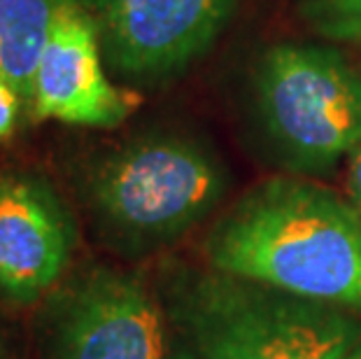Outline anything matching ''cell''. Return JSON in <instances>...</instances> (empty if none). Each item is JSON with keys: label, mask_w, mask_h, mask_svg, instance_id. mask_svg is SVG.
Masks as SVG:
<instances>
[{"label": "cell", "mask_w": 361, "mask_h": 359, "mask_svg": "<svg viewBox=\"0 0 361 359\" xmlns=\"http://www.w3.org/2000/svg\"><path fill=\"white\" fill-rule=\"evenodd\" d=\"M205 266L361 315V212L303 175H275L212 224Z\"/></svg>", "instance_id": "cell-1"}, {"label": "cell", "mask_w": 361, "mask_h": 359, "mask_svg": "<svg viewBox=\"0 0 361 359\" xmlns=\"http://www.w3.org/2000/svg\"><path fill=\"white\" fill-rule=\"evenodd\" d=\"M168 359H341L359 312L314 303L217 269H168L154 285Z\"/></svg>", "instance_id": "cell-2"}, {"label": "cell", "mask_w": 361, "mask_h": 359, "mask_svg": "<svg viewBox=\"0 0 361 359\" xmlns=\"http://www.w3.org/2000/svg\"><path fill=\"white\" fill-rule=\"evenodd\" d=\"M226 185V166L207 142L152 131L91 159L78 192L98 241L114 255L140 259L201 224Z\"/></svg>", "instance_id": "cell-3"}, {"label": "cell", "mask_w": 361, "mask_h": 359, "mask_svg": "<svg viewBox=\"0 0 361 359\" xmlns=\"http://www.w3.org/2000/svg\"><path fill=\"white\" fill-rule=\"evenodd\" d=\"M255 112L275 159L294 175H324L361 145V73L322 44H275L252 80Z\"/></svg>", "instance_id": "cell-4"}, {"label": "cell", "mask_w": 361, "mask_h": 359, "mask_svg": "<svg viewBox=\"0 0 361 359\" xmlns=\"http://www.w3.org/2000/svg\"><path fill=\"white\" fill-rule=\"evenodd\" d=\"M40 359H168V327L137 271L94 264L61 280L35 312Z\"/></svg>", "instance_id": "cell-5"}, {"label": "cell", "mask_w": 361, "mask_h": 359, "mask_svg": "<svg viewBox=\"0 0 361 359\" xmlns=\"http://www.w3.org/2000/svg\"><path fill=\"white\" fill-rule=\"evenodd\" d=\"M238 0H94L105 66L128 84H159L203 56Z\"/></svg>", "instance_id": "cell-6"}, {"label": "cell", "mask_w": 361, "mask_h": 359, "mask_svg": "<svg viewBox=\"0 0 361 359\" xmlns=\"http://www.w3.org/2000/svg\"><path fill=\"white\" fill-rule=\"evenodd\" d=\"M75 245L78 224L51 182L0 168V301L37 305L68 276Z\"/></svg>", "instance_id": "cell-7"}, {"label": "cell", "mask_w": 361, "mask_h": 359, "mask_svg": "<svg viewBox=\"0 0 361 359\" xmlns=\"http://www.w3.org/2000/svg\"><path fill=\"white\" fill-rule=\"evenodd\" d=\"M96 17L80 0H68L54 19L33 82L35 119L71 126L117 128L135 110L137 96L107 78Z\"/></svg>", "instance_id": "cell-8"}, {"label": "cell", "mask_w": 361, "mask_h": 359, "mask_svg": "<svg viewBox=\"0 0 361 359\" xmlns=\"http://www.w3.org/2000/svg\"><path fill=\"white\" fill-rule=\"evenodd\" d=\"M68 0H0V78L33 108V82L54 19Z\"/></svg>", "instance_id": "cell-9"}, {"label": "cell", "mask_w": 361, "mask_h": 359, "mask_svg": "<svg viewBox=\"0 0 361 359\" xmlns=\"http://www.w3.org/2000/svg\"><path fill=\"white\" fill-rule=\"evenodd\" d=\"M314 33L334 42H361V0H298Z\"/></svg>", "instance_id": "cell-10"}, {"label": "cell", "mask_w": 361, "mask_h": 359, "mask_svg": "<svg viewBox=\"0 0 361 359\" xmlns=\"http://www.w3.org/2000/svg\"><path fill=\"white\" fill-rule=\"evenodd\" d=\"M28 112L17 89L5 78H0V142L10 140L17 133L21 114Z\"/></svg>", "instance_id": "cell-11"}, {"label": "cell", "mask_w": 361, "mask_h": 359, "mask_svg": "<svg viewBox=\"0 0 361 359\" xmlns=\"http://www.w3.org/2000/svg\"><path fill=\"white\" fill-rule=\"evenodd\" d=\"M348 164V198L361 212V145L345 159Z\"/></svg>", "instance_id": "cell-12"}, {"label": "cell", "mask_w": 361, "mask_h": 359, "mask_svg": "<svg viewBox=\"0 0 361 359\" xmlns=\"http://www.w3.org/2000/svg\"><path fill=\"white\" fill-rule=\"evenodd\" d=\"M0 359H21L17 341L3 320H0Z\"/></svg>", "instance_id": "cell-13"}, {"label": "cell", "mask_w": 361, "mask_h": 359, "mask_svg": "<svg viewBox=\"0 0 361 359\" xmlns=\"http://www.w3.org/2000/svg\"><path fill=\"white\" fill-rule=\"evenodd\" d=\"M341 359H361V336H359L355 343H352V348Z\"/></svg>", "instance_id": "cell-14"}, {"label": "cell", "mask_w": 361, "mask_h": 359, "mask_svg": "<svg viewBox=\"0 0 361 359\" xmlns=\"http://www.w3.org/2000/svg\"><path fill=\"white\" fill-rule=\"evenodd\" d=\"M82 5H87V7H91V3H94V0H80Z\"/></svg>", "instance_id": "cell-15"}]
</instances>
